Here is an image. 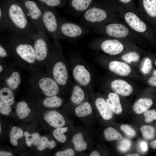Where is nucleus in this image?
I'll return each instance as SVG.
<instances>
[{
	"instance_id": "f257e3e1",
	"label": "nucleus",
	"mask_w": 156,
	"mask_h": 156,
	"mask_svg": "<svg viewBox=\"0 0 156 156\" xmlns=\"http://www.w3.org/2000/svg\"><path fill=\"white\" fill-rule=\"evenodd\" d=\"M8 46L13 55L22 65L34 68L38 65L31 38L9 33Z\"/></svg>"
},
{
	"instance_id": "f03ea898",
	"label": "nucleus",
	"mask_w": 156,
	"mask_h": 156,
	"mask_svg": "<svg viewBox=\"0 0 156 156\" xmlns=\"http://www.w3.org/2000/svg\"><path fill=\"white\" fill-rule=\"evenodd\" d=\"M7 16L9 33L32 38L37 31L30 22L23 6L12 2L4 6Z\"/></svg>"
},
{
	"instance_id": "7ed1b4c3",
	"label": "nucleus",
	"mask_w": 156,
	"mask_h": 156,
	"mask_svg": "<svg viewBox=\"0 0 156 156\" xmlns=\"http://www.w3.org/2000/svg\"><path fill=\"white\" fill-rule=\"evenodd\" d=\"M118 15L109 6L92 3L81 15L83 25L93 29L111 23L121 22Z\"/></svg>"
},
{
	"instance_id": "20e7f679",
	"label": "nucleus",
	"mask_w": 156,
	"mask_h": 156,
	"mask_svg": "<svg viewBox=\"0 0 156 156\" xmlns=\"http://www.w3.org/2000/svg\"><path fill=\"white\" fill-rule=\"evenodd\" d=\"M108 5L135 32L143 36L150 43H153L156 42L155 29L138 14L122 6L114 3H111Z\"/></svg>"
},
{
	"instance_id": "39448f33",
	"label": "nucleus",
	"mask_w": 156,
	"mask_h": 156,
	"mask_svg": "<svg viewBox=\"0 0 156 156\" xmlns=\"http://www.w3.org/2000/svg\"><path fill=\"white\" fill-rule=\"evenodd\" d=\"M92 33L125 40L135 44L141 43L144 38L122 21L106 23L92 29Z\"/></svg>"
},
{
	"instance_id": "423d86ee",
	"label": "nucleus",
	"mask_w": 156,
	"mask_h": 156,
	"mask_svg": "<svg viewBox=\"0 0 156 156\" xmlns=\"http://www.w3.org/2000/svg\"><path fill=\"white\" fill-rule=\"evenodd\" d=\"M92 48L101 51L112 56H119L131 50L143 51L135 43L126 40L101 36L94 39L91 45Z\"/></svg>"
},
{
	"instance_id": "0eeeda50",
	"label": "nucleus",
	"mask_w": 156,
	"mask_h": 156,
	"mask_svg": "<svg viewBox=\"0 0 156 156\" xmlns=\"http://www.w3.org/2000/svg\"><path fill=\"white\" fill-rule=\"evenodd\" d=\"M60 39L80 38L92 33V30L84 25L59 18Z\"/></svg>"
},
{
	"instance_id": "6e6552de",
	"label": "nucleus",
	"mask_w": 156,
	"mask_h": 156,
	"mask_svg": "<svg viewBox=\"0 0 156 156\" xmlns=\"http://www.w3.org/2000/svg\"><path fill=\"white\" fill-rule=\"evenodd\" d=\"M46 33V31L42 25L38 28L32 38L38 65L45 63L50 53Z\"/></svg>"
},
{
	"instance_id": "1a4fd4ad",
	"label": "nucleus",
	"mask_w": 156,
	"mask_h": 156,
	"mask_svg": "<svg viewBox=\"0 0 156 156\" xmlns=\"http://www.w3.org/2000/svg\"><path fill=\"white\" fill-rule=\"evenodd\" d=\"M53 49L57 60L52 66L51 77L59 86H65L68 82V74L66 66L62 60V57L61 47L57 41H55Z\"/></svg>"
},
{
	"instance_id": "9d476101",
	"label": "nucleus",
	"mask_w": 156,
	"mask_h": 156,
	"mask_svg": "<svg viewBox=\"0 0 156 156\" xmlns=\"http://www.w3.org/2000/svg\"><path fill=\"white\" fill-rule=\"evenodd\" d=\"M51 8H42V22L46 32L55 40H57L60 39L59 18L55 12Z\"/></svg>"
},
{
	"instance_id": "9b49d317",
	"label": "nucleus",
	"mask_w": 156,
	"mask_h": 156,
	"mask_svg": "<svg viewBox=\"0 0 156 156\" xmlns=\"http://www.w3.org/2000/svg\"><path fill=\"white\" fill-rule=\"evenodd\" d=\"M139 16L156 29V0H140Z\"/></svg>"
},
{
	"instance_id": "f8f14e48",
	"label": "nucleus",
	"mask_w": 156,
	"mask_h": 156,
	"mask_svg": "<svg viewBox=\"0 0 156 156\" xmlns=\"http://www.w3.org/2000/svg\"><path fill=\"white\" fill-rule=\"evenodd\" d=\"M38 76L32 81V86H36L47 96L56 95L58 93L59 86L51 77L44 74Z\"/></svg>"
},
{
	"instance_id": "ddd939ff",
	"label": "nucleus",
	"mask_w": 156,
	"mask_h": 156,
	"mask_svg": "<svg viewBox=\"0 0 156 156\" xmlns=\"http://www.w3.org/2000/svg\"><path fill=\"white\" fill-rule=\"evenodd\" d=\"M23 5V7L30 22L37 30L42 25V8H40L35 1L31 0L25 1Z\"/></svg>"
},
{
	"instance_id": "4468645a",
	"label": "nucleus",
	"mask_w": 156,
	"mask_h": 156,
	"mask_svg": "<svg viewBox=\"0 0 156 156\" xmlns=\"http://www.w3.org/2000/svg\"><path fill=\"white\" fill-rule=\"evenodd\" d=\"M108 67L111 72L120 77H127L132 72V69L130 65L120 60H110L108 64Z\"/></svg>"
},
{
	"instance_id": "2eb2a0df",
	"label": "nucleus",
	"mask_w": 156,
	"mask_h": 156,
	"mask_svg": "<svg viewBox=\"0 0 156 156\" xmlns=\"http://www.w3.org/2000/svg\"><path fill=\"white\" fill-rule=\"evenodd\" d=\"M110 88L114 92L118 95L127 96L131 95L133 88L131 84L121 79H116L110 82Z\"/></svg>"
},
{
	"instance_id": "dca6fc26",
	"label": "nucleus",
	"mask_w": 156,
	"mask_h": 156,
	"mask_svg": "<svg viewBox=\"0 0 156 156\" xmlns=\"http://www.w3.org/2000/svg\"><path fill=\"white\" fill-rule=\"evenodd\" d=\"M73 75L75 80L80 86H86L91 81L90 73L83 65H76L73 69Z\"/></svg>"
},
{
	"instance_id": "f3484780",
	"label": "nucleus",
	"mask_w": 156,
	"mask_h": 156,
	"mask_svg": "<svg viewBox=\"0 0 156 156\" xmlns=\"http://www.w3.org/2000/svg\"><path fill=\"white\" fill-rule=\"evenodd\" d=\"M4 84L12 90L17 89L21 81L20 72L15 69L8 70L3 76Z\"/></svg>"
},
{
	"instance_id": "a211bd4d",
	"label": "nucleus",
	"mask_w": 156,
	"mask_h": 156,
	"mask_svg": "<svg viewBox=\"0 0 156 156\" xmlns=\"http://www.w3.org/2000/svg\"><path fill=\"white\" fill-rule=\"evenodd\" d=\"M44 119L51 127L55 128L63 127L65 124V120L63 116L59 112L51 110L46 113Z\"/></svg>"
},
{
	"instance_id": "6ab92c4d",
	"label": "nucleus",
	"mask_w": 156,
	"mask_h": 156,
	"mask_svg": "<svg viewBox=\"0 0 156 156\" xmlns=\"http://www.w3.org/2000/svg\"><path fill=\"white\" fill-rule=\"evenodd\" d=\"M69 9L76 15H82L89 7L93 0H69Z\"/></svg>"
},
{
	"instance_id": "aec40b11",
	"label": "nucleus",
	"mask_w": 156,
	"mask_h": 156,
	"mask_svg": "<svg viewBox=\"0 0 156 156\" xmlns=\"http://www.w3.org/2000/svg\"><path fill=\"white\" fill-rule=\"evenodd\" d=\"M96 107L103 118L104 120L111 119L113 117V112L109 107L106 100L102 97H98L95 100Z\"/></svg>"
},
{
	"instance_id": "412c9836",
	"label": "nucleus",
	"mask_w": 156,
	"mask_h": 156,
	"mask_svg": "<svg viewBox=\"0 0 156 156\" xmlns=\"http://www.w3.org/2000/svg\"><path fill=\"white\" fill-rule=\"evenodd\" d=\"M106 101L113 112L116 114L122 112V107L118 94L114 92L109 93Z\"/></svg>"
},
{
	"instance_id": "4be33fe9",
	"label": "nucleus",
	"mask_w": 156,
	"mask_h": 156,
	"mask_svg": "<svg viewBox=\"0 0 156 156\" xmlns=\"http://www.w3.org/2000/svg\"><path fill=\"white\" fill-rule=\"evenodd\" d=\"M141 53L143 52L135 50L128 51L118 56L120 60L129 64L136 63L140 60Z\"/></svg>"
},
{
	"instance_id": "5701e85b",
	"label": "nucleus",
	"mask_w": 156,
	"mask_h": 156,
	"mask_svg": "<svg viewBox=\"0 0 156 156\" xmlns=\"http://www.w3.org/2000/svg\"><path fill=\"white\" fill-rule=\"evenodd\" d=\"M153 104L151 99L146 98H140L134 104L133 110L136 114H140L148 110Z\"/></svg>"
},
{
	"instance_id": "b1692460",
	"label": "nucleus",
	"mask_w": 156,
	"mask_h": 156,
	"mask_svg": "<svg viewBox=\"0 0 156 156\" xmlns=\"http://www.w3.org/2000/svg\"><path fill=\"white\" fill-rule=\"evenodd\" d=\"M4 85L5 86L1 87L0 89V100L9 105L11 106L14 103V96L12 90Z\"/></svg>"
},
{
	"instance_id": "393cba45",
	"label": "nucleus",
	"mask_w": 156,
	"mask_h": 156,
	"mask_svg": "<svg viewBox=\"0 0 156 156\" xmlns=\"http://www.w3.org/2000/svg\"><path fill=\"white\" fill-rule=\"evenodd\" d=\"M85 98L84 92L79 85L73 87L70 98L71 102L76 105H79L83 102Z\"/></svg>"
},
{
	"instance_id": "a878e982",
	"label": "nucleus",
	"mask_w": 156,
	"mask_h": 156,
	"mask_svg": "<svg viewBox=\"0 0 156 156\" xmlns=\"http://www.w3.org/2000/svg\"><path fill=\"white\" fill-rule=\"evenodd\" d=\"M92 111V107L90 103L88 101L82 103L75 109L76 115L79 117L87 116L91 114Z\"/></svg>"
},
{
	"instance_id": "bb28decb",
	"label": "nucleus",
	"mask_w": 156,
	"mask_h": 156,
	"mask_svg": "<svg viewBox=\"0 0 156 156\" xmlns=\"http://www.w3.org/2000/svg\"><path fill=\"white\" fill-rule=\"evenodd\" d=\"M72 141L74 148L77 151L85 150L87 148V143L84 140L83 136L81 133L75 134L73 137Z\"/></svg>"
},
{
	"instance_id": "cd10ccee",
	"label": "nucleus",
	"mask_w": 156,
	"mask_h": 156,
	"mask_svg": "<svg viewBox=\"0 0 156 156\" xmlns=\"http://www.w3.org/2000/svg\"><path fill=\"white\" fill-rule=\"evenodd\" d=\"M16 112L19 118L22 119L28 116L31 112V109L28 107L27 103L25 101H22L17 104Z\"/></svg>"
},
{
	"instance_id": "c85d7f7f",
	"label": "nucleus",
	"mask_w": 156,
	"mask_h": 156,
	"mask_svg": "<svg viewBox=\"0 0 156 156\" xmlns=\"http://www.w3.org/2000/svg\"><path fill=\"white\" fill-rule=\"evenodd\" d=\"M62 103V100L56 95L48 96L43 100V105L47 107L55 108L60 107Z\"/></svg>"
},
{
	"instance_id": "c756f323",
	"label": "nucleus",
	"mask_w": 156,
	"mask_h": 156,
	"mask_svg": "<svg viewBox=\"0 0 156 156\" xmlns=\"http://www.w3.org/2000/svg\"><path fill=\"white\" fill-rule=\"evenodd\" d=\"M104 134L105 139L109 141L119 140L122 138L120 133L111 127L105 129L104 131Z\"/></svg>"
},
{
	"instance_id": "7c9ffc66",
	"label": "nucleus",
	"mask_w": 156,
	"mask_h": 156,
	"mask_svg": "<svg viewBox=\"0 0 156 156\" xmlns=\"http://www.w3.org/2000/svg\"><path fill=\"white\" fill-rule=\"evenodd\" d=\"M152 67L151 60L148 57H145L140 60L139 68L143 75L148 74L151 70Z\"/></svg>"
},
{
	"instance_id": "2f4dec72",
	"label": "nucleus",
	"mask_w": 156,
	"mask_h": 156,
	"mask_svg": "<svg viewBox=\"0 0 156 156\" xmlns=\"http://www.w3.org/2000/svg\"><path fill=\"white\" fill-rule=\"evenodd\" d=\"M23 135V130L18 127L14 126L11 129L10 133V141L14 146L18 144V140L22 137Z\"/></svg>"
},
{
	"instance_id": "473e14b6",
	"label": "nucleus",
	"mask_w": 156,
	"mask_h": 156,
	"mask_svg": "<svg viewBox=\"0 0 156 156\" xmlns=\"http://www.w3.org/2000/svg\"><path fill=\"white\" fill-rule=\"evenodd\" d=\"M140 131L142 136L146 140H151L155 136V129L151 126L143 125L140 128Z\"/></svg>"
},
{
	"instance_id": "72a5a7b5",
	"label": "nucleus",
	"mask_w": 156,
	"mask_h": 156,
	"mask_svg": "<svg viewBox=\"0 0 156 156\" xmlns=\"http://www.w3.org/2000/svg\"><path fill=\"white\" fill-rule=\"evenodd\" d=\"M68 130L67 127L56 128L53 132V135L55 138L59 142L64 143L67 140V137L64 133Z\"/></svg>"
},
{
	"instance_id": "f704fd0d",
	"label": "nucleus",
	"mask_w": 156,
	"mask_h": 156,
	"mask_svg": "<svg viewBox=\"0 0 156 156\" xmlns=\"http://www.w3.org/2000/svg\"><path fill=\"white\" fill-rule=\"evenodd\" d=\"M0 29L1 32L8 31V20L5 6L0 8Z\"/></svg>"
},
{
	"instance_id": "c9c22d12",
	"label": "nucleus",
	"mask_w": 156,
	"mask_h": 156,
	"mask_svg": "<svg viewBox=\"0 0 156 156\" xmlns=\"http://www.w3.org/2000/svg\"><path fill=\"white\" fill-rule=\"evenodd\" d=\"M56 146L55 142L53 140L49 141L46 137H43L41 138L40 143L38 146V149L40 151H42L46 148L52 149Z\"/></svg>"
},
{
	"instance_id": "e433bc0d",
	"label": "nucleus",
	"mask_w": 156,
	"mask_h": 156,
	"mask_svg": "<svg viewBox=\"0 0 156 156\" xmlns=\"http://www.w3.org/2000/svg\"><path fill=\"white\" fill-rule=\"evenodd\" d=\"M131 145L132 142L130 140L124 138L120 141L117 146L118 149L120 151L125 152L129 149Z\"/></svg>"
},
{
	"instance_id": "4c0bfd02",
	"label": "nucleus",
	"mask_w": 156,
	"mask_h": 156,
	"mask_svg": "<svg viewBox=\"0 0 156 156\" xmlns=\"http://www.w3.org/2000/svg\"><path fill=\"white\" fill-rule=\"evenodd\" d=\"M120 129L129 138H133L136 135V133L134 129L131 126L127 124L122 125L120 127Z\"/></svg>"
},
{
	"instance_id": "58836bf2",
	"label": "nucleus",
	"mask_w": 156,
	"mask_h": 156,
	"mask_svg": "<svg viewBox=\"0 0 156 156\" xmlns=\"http://www.w3.org/2000/svg\"><path fill=\"white\" fill-rule=\"evenodd\" d=\"M40 2L50 8L60 7L62 6L63 0H38Z\"/></svg>"
},
{
	"instance_id": "ea45409f",
	"label": "nucleus",
	"mask_w": 156,
	"mask_h": 156,
	"mask_svg": "<svg viewBox=\"0 0 156 156\" xmlns=\"http://www.w3.org/2000/svg\"><path fill=\"white\" fill-rule=\"evenodd\" d=\"M145 121L147 123H150L154 120H156V110L155 109L147 110L144 114Z\"/></svg>"
},
{
	"instance_id": "a19ab883",
	"label": "nucleus",
	"mask_w": 156,
	"mask_h": 156,
	"mask_svg": "<svg viewBox=\"0 0 156 156\" xmlns=\"http://www.w3.org/2000/svg\"><path fill=\"white\" fill-rule=\"evenodd\" d=\"M24 135L25 137H30L31 141L34 145L38 146L40 142L41 138L39 135L36 133L30 134L27 131L24 132Z\"/></svg>"
},
{
	"instance_id": "79ce46f5",
	"label": "nucleus",
	"mask_w": 156,
	"mask_h": 156,
	"mask_svg": "<svg viewBox=\"0 0 156 156\" xmlns=\"http://www.w3.org/2000/svg\"><path fill=\"white\" fill-rule=\"evenodd\" d=\"M117 0L123 5V6H122L124 8L128 10L136 13L138 15L137 10L132 5V0Z\"/></svg>"
},
{
	"instance_id": "37998d69",
	"label": "nucleus",
	"mask_w": 156,
	"mask_h": 156,
	"mask_svg": "<svg viewBox=\"0 0 156 156\" xmlns=\"http://www.w3.org/2000/svg\"><path fill=\"white\" fill-rule=\"evenodd\" d=\"M12 111L10 106L0 100V112L5 115H8Z\"/></svg>"
},
{
	"instance_id": "c03bdc74",
	"label": "nucleus",
	"mask_w": 156,
	"mask_h": 156,
	"mask_svg": "<svg viewBox=\"0 0 156 156\" xmlns=\"http://www.w3.org/2000/svg\"><path fill=\"white\" fill-rule=\"evenodd\" d=\"M75 155L74 151L71 148H68L62 151H58L55 154L56 156H73Z\"/></svg>"
},
{
	"instance_id": "a18cd8bd",
	"label": "nucleus",
	"mask_w": 156,
	"mask_h": 156,
	"mask_svg": "<svg viewBox=\"0 0 156 156\" xmlns=\"http://www.w3.org/2000/svg\"><path fill=\"white\" fill-rule=\"evenodd\" d=\"M9 52L8 49L3 44L1 43L0 44V59H4L8 57Z\"/></svg>"
},
{
	"instance_id": "49530a36",
	"label": "nucleus",
	"mask_w": 156,
	"mask_h": 156,
	"mask_svg": "<svg viewBox=\"0 0 156 156\" xmlns=\"http://www.w3.org/2000/svg\"><path fill=\"white\" fill-rule=\"evenodd\" d=\"M147 83L150 86L156 87V70H155L152 75L147 80Z\"/></svg>"
},
{
	"instance_id": "de8ad7c7",
	"label": "nucleus",
	"mask_w": 156,
	"mask_h": 156,
	"mask_svg": "<svg viewBox=\"0 0 156 156\" xmlns=\"http://www.w3.org/2000/svg\"><path fill=\"white\" fill-rule=\"evenodd\" d=\"M140 147L142 151L146 152L148 149V146L146 142L145 141H142L140 143Z\"/></svg>"
},
{
	"instance_id": "09e8293b",
	"label": "nucleus",
	"mask_w": 156,
	"mask_h": 156,
	"mask_svg": "<svg viewBox=\"0 0 156 156\" xmlns=\"http://www.w3.org/2000/svg\"><path fill=\"white\" fill-rule=\"evenodd\" d=\"M5 66L4 64L2 63L0 64V74L3 75L5 72Z\"/></svg>"
},
{
	"instance_id": "8fccbe9b",
	"label": "nucleus",
	"mask_w": 156,
	"mask_h": 156,
	"mask_svg": "<svg viewBox=\"0 0 156 156\" xmlns=\"http://www.w3.org/2000/svg\"><path fill=\"white\" fill-rule=\"evenodd\" d=\"M0 156H12L13 155L10 152L1 151L0 152Z\"/></svg>"
},
{
	"instance_id": "3c124183",
	"label": "nucleus",
	"mask_w": 156,
	"mask_h": 156,
	"mask_svg": "<svg viewBox=\"0 0 156 156\" xmlns=\"http://www.w3.org/2000/svg\"><path fill=\"white\" fill-rule=\"evenodd\" d=\"M150 145L152 148L156 149V140L151 142L150 143Z\"/></svg>"
},
{
	"instance_id": "603ef678",
	"label": "nucleus",
	"mask_w": 156,
	"mask_h": 156,
	"mask_svg": "<svg viewBox=\"0 0 156 156\" xmlns=\"http://www.w3.org/2000/svg\"><path fill=\"white\" fill-rule=\"evenodd\" d=\"M99 153L97 151H94L92 152L90 155V156H99Z\"/></svg>"
},
{
	"instance_id": "864d4df0",
	"label": "nucleus",
	"mask_w": 156,
	"mask_h": 156,
	"mask_svg": "<svg viewBox=\"0 0 156 156\" xmlns=\"http://www.w3.org/2000/svg\"><path fill=\"white\" fill-rule=\"evenodd\" d=\"M126 156H140L137 153H131L126 155Z\"/></svg>"
},
{
	"instance_id": "5fc2aeb1",
	"label": "nucleus",
	"mask_w": 156,
	"mask_h": 156,
	"mask_svg": "<svg viewBox=\"0 0 156 156\" xmlns=\"http://www.w3.org/2000/svg\"><path fill=\"white\" fill-rule=\"evenodd\" d=\"M1 125L0 124V133H1Z\"/></svg>"
},
{
	"instance_id": "6e6d98bb",
	"label": "nucleus",
	"mask_w": 156,
	"mask_h": 156,
	"mask_svg": "<svg viewBox=\"0 0 156 156\" xmlns=\"http://www.w3.org/2000/svg\"><path fill=\"white\" fill-rule=\"evenodd\" d=\"M155 66H156V60L155 61Z\"/></svg>"
}]
</instances>
